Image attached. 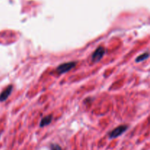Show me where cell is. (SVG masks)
Wrapping results in <instances>:
<instances>
[{
  "label": "cell",
  "instance_id": "3957f363",
  "mask_svg": "<svg viewBox=\"0 0 150 150\" xmlns=\"http://www.w3.org/2000/svg\"><path fill=\"white\" fill-rule=\"evenodd\" d=\"M128 126L127 125H120V126H117L115 129H113L111 132L109 133V137L111 138H115L117 137L120 136L122 135L125 132L127 129Z\"/></svg>",
  "mask_w": 150,
  "mask_h": 150
},
{
  "label": "cell",
  "instance_id": "52a82bcc",
  "mask_svg": "<svg viewBox=\"0 0 150 150\" xmlns=\"http://www.w3.org/2000/svg\"><path fill=\"white\" fill-rule=\"evenodd\" d=\"M51 150H62V147L59 144H51Z\"/></svg>",
  "mask_w": 150,
  "mask_h": 150
},
{
  "label": "cell",
  "instance_id": "8992f818",
  "mask_svg": "<svg viewBox=\"0 0 150 150\" xmlns=\"http://www.w3.org/2000/svg\"><path fill=\"white\" fill-rule=\"evenodd\" d=\"M149 57V52L143 53V54H141V55H139V57L136 58V62H137V63H139V62H142V61H144V60H146V59H147Z\"/></svg>",
  "mask_w": 150,
  "mask_h": 150
},
{
  "label": "cell",
  "instance_id": "277c9868",
  "mask_svg": "<svg viewBox=\"0 0 150 150\" xmlns=\"http://www.w3.org/2000/svg\"><path fill=\"white\" fill-rule=\"evenodd\" d=\"M13 85H9L7 86L2 92L0 94V101H4L7 99L9 97V96L10 95V94L12 93L13 91Z\"/></svg>",
  "mask_w": 150,
  "mask_h": 150
},
{
  "label": "cell",
  "instance_id": "5b68a950",
  "mask_svg": "<svg viewBox=\"0 0 150 150\" xmlns=\"http://www.w3.org/2000/svg\"><path fill=\"white\" fill-rule=\"evenodd\" d=\"M51 121H52V116L51 115H48V116H45L44 118H42V120L40 121V127H43V126H47L49 124H51Z\"/></svg>",
  "mask_w": 150,
  "mask_h": 150
},
{
  "label": "cell",
  "instance_id": "7a4b0ae2",
  "mask_svg": "<svg viewBox=\"0 0 150 150\" xmlns=\"http://www.w3.org/2000/svg\"><path fill=\"white\" fill-rule=\"evenodd\" d=\"M105 54V48L103 46H99L95 49L92 55V60L93 63H97L103 58Z\"/></svg>",
  "mask_w": 150,
  "mask_h": 150
},
{
  "label": "cell",
  "instance_id": "6da1fadb",
  "mask_svg": "<svg viewBox=\"0 0 150 150\" xmlns=\"http://www.w3.org/2000/svg\"><path fill=\"white\" fill-rule=\"evenodd\" d=\"M76 63L73 61L62 63V64L59 65V66L57 67V71L58 72L59 74H64L66 73V72L71 70L72 69H73V68L76 66Z\"/></svg>",
  "mask_w": 150,
  "mask_h": 150
}]
</instances>
